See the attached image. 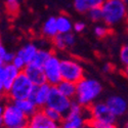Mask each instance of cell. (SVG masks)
I'll return each mask as SVG.
<instances>
[{
  "instance_id": "2",
  "label": "cell",
  "mask_w": 128,
  "mask_h": 128,
  "mask_svg": "<svg viewBox=\"0 0 128 128\" xmlns=\"http://www.w3.org/2000/svg\"><path fill=\"white\" fill-rule=\"evenodd\" d=\"M102 22L109 27L116 26L127 16V4L123 0H104L102 5Z\"/></svg>"
},
{
  "instance_id": "19",
  "label": "cell",
  "mask_w": 128,
  "mask_h": 128,
  "mask_svg": "<svg viewBox=\"0 0 128 128\" xmlns=\"http://www.w3.org/2000/svg\"><path fill=\"white\" fill-rule=\"evenodd\" d=\"M56 87L65 96L71 100H75L76 92H77V83H74L68 80H62L56 85Z\"/></svg>"
},
{
  "instance_id": "21",
  "label": "cell",
  "mask_w": 128,
  "mask_h": 128,
  "mask_svg": "<svg viewBox=\"0 0 128 128\" xmlns=\"http://www.w3.org/2000/svg\"><path fill=\"white\" fill-rule=\"evenodd\" d=\"M52 53L53 52H51L50 49L41 47V48L38 49V51L36 53V56H35V58L33 60V62H32L36 64V65H38L40 67H43L44 64L46 62V60L51 56Z\"/></svg>"
},
{
  "instance_id": "15",
  "label": "cell",
  "mask_w": 128,
  "mask_h": 128,
  "mask_svg": "<svg viewBox=\"0 0 128 128\" xmlns=\"http://www.w3.org/2000/svg\"><path fill=\"white\" fill-rule=\"evenodd\" d=\"M38 49H39V47L37 46V44L30 42V43H27V44H25L24 46L20 47V48L18 50L16 54L22 58L26 62L27 65H28V64H30V62H33V60L35 58Z\"/></svg>"
},
{
  "instance_id": "24",
  "label": "cell",
  "mask_w": 128,
  "mask_h": 128,
  "mask_svg": "<svg viewBox=\"0 0 128 128\" xmlns=\"http://www.w3.org/2000/svg\"><path fill=\"white\" fill-rule=\"evenodd\" d=\"M88 18L92 22H100L102 20V7H96L93 8L87 12Z\"/></svg>"
},
{
  "instance_id": "38",
  "label": "cell",
  "mask_w": 128,
  "mask_h": 128,
  "mask_svg": "<svg viewBox=\"0 0 128 128\" xmlns=\"http://www.w3.org/2000/svg\"><path fill=\"white\" fill-rule=\"evenodd\" d=\"M28 128H38V127H36V126H34V125H32V124H29V125H28Z\"/></svg>"
},
{
  "instance_id": "23",
  "label": "cell",
  "mask_w": 128,
  "mask_h": 128,
  "mask_svg": "<svg viewBox=\"0 0 128 128\" xmlns=\"http://www.w3.org/2000/svg\"><path fill=\"white\" fill-rule=\"evenodd\" d=\"M51 41H52L53 47H54L56 50H65L68 48L66 42H65V39H64V34L58 33Z\"/></svg>"
},
{
  "instance_id": "16",
  "label": "cell",
  "mask_w": 128,
  "mask_h": 128,
  "mask_svg": "<svg viewBox=\"0 0 128 128\" xmlns=\"http://www.w3.org/2000/svg\"><path fill=\"white\" fill-rule=\"evenodd\" d=\"M41 32L43 36L47 39L52 40L58 34V30L56 26V16H49L44 24L42 25Z\"/></svg>"
},
{
  "instance_id": "12",
  "label": "cell",
  "mask_w": 128,
  "mask_h": 128,
  "mask_svg": "<svg viewBox=\"0 0 128 128\" xmlns=\"http://www.w3.org/2000/svg\"><path fill=\"white\" fill-rule=\"evenodd\" d=\"M23 72L30 78V80L34 83V85H41L46 82L44 75L43 67H40L34 62H30L25 67Z\"/></svg>"
},
{
  "instance_id": "41",
  "label": "cell",
  "mask_w": 128,
  "mask_h": 128,
  "mask_svg": "<svg viewBox=\"0 0 128 128\" xmlns=\"http://www.w3.org/2000/svg\"><path fill=\"white\" fill-rule=\"evenodd\" d=\"M123 1H124V2H125V3H126V4H127V3H128V0H123Z\"/></svg>"
},
{
  "instance_id": "42",
  "label": "cell",
  "mask_w": 128,
  "mask_h": 128,
  "mask_svg": "<svg viewBox=\"0 0 128 128\" xmlns=\"http://www.w3.org/2000/svg\"><path fill=\"white\" fill-rule=\"evenodd\" d=\"M25 128H28V127H25Z\"/></svg>"
},
{
  "instance_id": "3",
  "label": "cell",
  "mask_w": 128,
  "mask_h": 128,
  "mask_svg": "<svg viewBox=\"0 0 128 128\" xmlns=\"http://www.w3.org/2000/svg\"><path fill=\"white\" fill-rule=\"evenodd\" d=\"M91 119L88 106H83L76 100H73L70 111L64 116L60 128H82Z\"/></svg>"
},
{
  "instance_id": "22",
  "label": "cell",
  "mask_w": 128,
  "mask_h": 128,
  "mask_svg": "<svg viewBox=\"0 0 128 128\" xmlns=\"http://www.w3.org/2000/svg\"><path fill=\"white\" fill-rule=\"evenodd\" d=\"M41 110L43 111V113L46 115L47 118H49L50 120L54 121V122H58V123L60 124V122H62V119H64V115H62V114H60L58 111L50 108V106H43V108H42Z\"/></svg>"
},
{
  "instance_id": "5",
  "label": "cell",
  "mask_w": 128,
  "mask_h": 128,
  "mask_svg": "<svg viewBox=\"0 0 128 128\" xmlns=\"http://www.w3.org/2000/svg\"><path fill=\"white\" fill-rule=\"evenodd\" d=\"M34 87H35L34 83L22 71L18 74V76L16 77L14 82L12 83L10 89L6 92V95L10 102L29 98Z\"/></svg>"
},
{
  "instance_id": "26",
  "label": "cell",
  "mask_w": 128,
  "mask_h": 128,
  "mask_svg": "<svg viewBox=\"0 0 128 128\" xmlns=\"http://www.w3.org/2000/svg\"><path fill=\"white\" fill-rule=\"evenodd\" d=\"M89 123L94 127V128H118L115 123H110V122H102L98 120L90 119Z\"/></svg>"
},
{
  "instance_id": "33",
  "label": "cell",
  "mask_w": 128,
  "mask_h": 128,
  "mask_svg": "<svg viewBox=\"0 0 128 128\" xmlns=\"http://www.w3.org/2000/svg\"><path fill=\"white\" fill-rule=\"evenodd\" d=\"M6 53H7V50L6 48L4 47V45L2 44V42L0 41V67L5 65V62H4V58L6 56Z\"/></svg>"
},
{
  "instance_id": "11",
  "label": "cell",
  "mask_w": 128,
  "mask_h": 128,
  "mask_svg": "<svg viewBox=\"0 0 128 128\" xmlns=\"http://www.w3.org/2000/svg\"><path fill=\"white\" fill-rule=\"evenodd\" d=\"M104 102L116 118L124 116L128 111V102L121 95H110Z\"/></svg>"
},
{
  "instance_id": "40",
  "label": "cell",
  "mask_w": 128,
  "mask_h": 128,
  "mask_svg": "<svg viewBox=\"0 0 128 128\" xmlns=\"http://www.w3.org/2000/svg\"><path fill=\"white\" fill-rule=\"evenodd\" d=\"M1 100H2V94H0V104H1Z\"/></svg>"
},
{
  "instance_id": "1",
  "label": "cell",
  "mask_w": 128,
  "mask_h": 128,
  "mask_svg": "<svg viewBox=\"0 0 128 128\" xmlns=\"http://www.w3.org/2000/svg\"><path fill=\"white\" fill-rule=\"evenodd\" d=\"M102 92V83L93 78H83L77 83V92L75 100L83 106H89L95 102Z\"/></svg>"
},
{
  "instance_id": "29",
  "label": "cell",
  "mask_w": 128,
  "mask_h": 128,
  "mask_svg": "<svg viewBox=\"0 0 128 128\" xmlns=\"http://www.w3.org/2000/svg\"><path fill=\"white\" fill-rule=\"evenodd\" d=\"M64 39H65V42L67 44V47H73L76 43V36L73 32H70V33H66L64 34Z\"/></svg>"
},
{
  "instance_id": "8",
  "label": "cell",
  "mask_w": 128,
  "mask_h": 128,
  "mask_svg": "<svg viewBox=\"0 0 128 128\" xmlns=\"http://www.w3.org/2000/svg\"><path fill=\"white\" fill-rule=\"evenodd\" d=\"M73 100H71V98L65 96V95L58 89L56 86H51L46 106L58 111L60 114L65 116L70 111Z\"/></svg>"
},
{
  "instance_id": "35",
  "label": "cell",
  "mask_w": 128,
  "mask_h": 128,
  "mask_svg": "<svg viewBox=\"0 0 128 128\" xmlns=\"http://www.w3.org/2000/svg\"><path fill=\"white\" fill-rule=\"evenodd\" d=\"M3 112H4V106H0V128H2V116H3Z\"/></svg>"
},
{
  "instance_id": "36",
  "label": "cell",
  "mask_w": 128,
  "mask_h": 128,
  "mask_svg": "<svg viewBox=\"0 0 128 128\" xmlns=\"http://www.w3.org/2000/svg\"><path fill=\"white\" fill-rule=\"evenodd\" d=\"M82 128H94V127H93V126H92V125H91L89 122H87V123L85 124V125H84Z\"/></svg>"
},
{
  "instance_id": "25",
  "label": "cell",
  "mask_w": 128,
  "mask_h": 128,
  "mask_svg": "<svg viewBox=\"0 0 128 128\" xmlns=\"http://www.w3.org/2000/svg\"><path fill=\"white\" fill-rule=\"evenodd\" d=\"M94 34L98 38H104L106 36H108L110 34V29L109 26L104 25H98L94 27Z\"/></svg>"
},
{
  "instance_id": "31",
  "label": "cell",
  "mask_w": 128,
  "mask_h": 128,
  "mask_svg": "<svg viewBox=\"0 0 128 128\" xmlns=\"http://www.w3.org/2000/svg\"><path fill=\"white\" fill-rule=\"evenodd\" d=\"M4 78H5V66H1L0 67V94L5 93V89H4Z\"/></svg>"
},
{
  "instance_id": "6",
  "label": "cell",
  "mask_w": 128,
  "mask_h": 128,
  "mask_svg": "<svg viewBox=\"0 0 128 128\" xmlns=\"http://www.w3.org/2000/svg\"><path fill=\"white\" fill-rule=\"evenodd\" d=\"M60 71L62 80L78 83L84 78V69L76 60L71 58H60Z\"/></svg>"
},
{
  "instance_id": "14",
  "label": "cell",
  "mask_w": 128,
  "mask_h": 128,
  "mask_svg": "<svg viewBox=\"0 0 128 128\" xmlns=\"http://www.w3.org/2000/svg\"><path fill=\"white\" fill-rule=\"evenodd\" d=\"M104 0H73V7L79 14H87L89 10L102 7Z\"/></svg>"
},
{
  "instance_id": "18",
  "label": "cell",
  "mask_w": 128,
  "mask_h": 128,
  "mask_svg": "<svg viewBox=\"0 0 128 128\" xmlns=\"http://www.w3.org/2000/svg\"><path fill=\"white\" fill-rule=\"evenodd\" d=\"M18 108L22 111L26 116H28L29 118H31L35 113H37L40 109L36 106V104L30 100V98H25V100H16L14 102Z\"/></svg>"
},
{
  "instance_id": "27",
  "label": "cell",
  "mask_w": 128,
  "mask_h": 128,
  "mask_svg": "<svg viewBox=\"0 0 128 128\" xmlns=\"http://www.w3.org/2000/svg\"><path fill=\"white\" fill-rule=\"evenodd\" d=\"M5 6L9 14H16L20 8L18 0H5Z\"/></svg>"
},
{
  "instance_id": "9",
  "label": "cell",
  "mask_w": 128,
  "mask_h": 128,
  "mask_svg": "<svg viewBox=\"0 0 128 128\" xmlns=\"http://www.w3.org/2000/svg\"><path fill=\"white\" fill-rule=\"evenodd\" d=\"M90 114H91V119L98 120L102 122H110L115 123L116 122V116L111 112L109 106H106V102H93L90 106Z\"/></svg>"
},
{
  "instance_id": "37",
  "label": "cell",
  "mask_w": 128,
  "mask_h": 128,
  "mask_svg": "<svg viewBox=\"0 0 128 128\" xmlns=\"http://www.w3.org/2000/svg\"><path fill=\"white\" fill-rule=\"evenodd\" d=\"M124 73H125V75L128 76V66L125 67V69H124Z\"/></svg>"
},
{
  "instance_id": "10",
  "label": "cell",
  "mask_w": 128,
  "mask_h": 128,
  "mask_svg": "<svg viewBox=\"0 0 128 128\" xmlns=\"http://www.w3.org/2000/svg\"><path fill=\"white\" fill-rule=\"evenodd\" d=\"M50 89H51V85L47 82L41 85H35V87L29 98L33 100L39 109H42L47 104Z\"/></svg>"
},
{
  "instance_id": "28",
  "label": "cell",
  "mask_w": 128,
  "mask_h": 128,
  "mask_svg": "<svg viewBox=\"0 0 128 128\" xmlns=\"http://www.w3.org/2000/svg\"><path fill=\"white\" fill-rule=\"evenodd\" d=\"M119 58L122 65H124L125 67L128 66V43L124 44L119 52Z\"/></svg>"
},
{
  "instance_id": "30",
  "label": "cell",
  "mask_w": 128,
  "mask_h": 128,
  "mask_svg": "<svg viewBox=\"0 0 128 128\" xmlns=\"http://www.w3.org/2000/svg\"><path fill=\"white\" fill-rule=\"evenodd\" d=\"M12 65L16 67V68H18L20 71H23L24 69H25V67L27 66V64H26V62L20 58V56H18L16 53V56H14V60H12Z\"/></svg>"
},
{
  "instance_id": "39",
  "label": "cell",
  "mask_w": 128,
  "mask_h": 128,
  "mask_svg": "<svg viewBox=\"0 0 128 128\" xmlns=\"http://www.w3.org/2000/svg\"><path fill=\"white\" fill-rule=\"evenodd\" d=\"M123 128H128V120L125 122V124H124V126H123Z\"/></svg>"
},
{
  "instance_id": "20",
  "label": "cell",
  "mask_w": 128,
  "mask_h": 128,
  "mask_svg": "<svg viewBox=\"0 0 128 128\" xmlns=\"http://www.w3.org/2000/svg\"><path fill=\"white\" fill-rule=\"evenodd\" d=\"M56 26H58V33H60V34L70 33V32L73 31L72 20L70 18L69 16H67L65 14H62L58 16H56Z\"/></svg>"
},
{
  "instance_id": "17",
  "label": "cell",
  "mask_w": 128,
  "mask_h": 128,
  "mask_svg": "<svg viewBox=\"0 0 128 128\" xmlns=\"http://www.w3.org/2000/svg\"><path fill=\"white\" fill-rule=\"evenodd\" d=\"M5 78H4V89H5V93L10 89L12 83L14 82V80L16 79V77L18 76V74L22 72L20 71L18 68H16L12 64H5Z\"/></svg>"
},
{
  "instance_id": "13",
  "label": "cell",
  "mask_w": 128,
  "mask_h": 128,
  "mask_svg": "<svg viewBox=\"0 0 128 128\" xmlns=\"http://www.w3.org/2000/svg\"><path fill=\"white\" fill-rule=\"evenodd\" d=\"M38 128H60V124L47 118L41 109L30 118V123Z\"/></svg>"
},
{
  "instance_id": "32",
  "label": "cell",
  "mask_w": 128,
  "mask_h": 128,
  "mask_svg": "<svg viewBox=\"0 0 128 128\" xmlns=\"http://www.w3.org/2000/svg\"><path fill=\"white\" fill-rule=\"evenodd\" d=\"M85 28H86V25H85L84 22H81V20L73 24V31L75 33H81V32L85 30Z\"/></svg>"
},
{
  "instance_id": "4",
  "label": "cell",
  "mask_w": 128,
  "mask_h": 128,
  "mask_svg": "<svg viewBox=\"0 0 128 128\" xmlns=\"http://www.w3.org/2000/svg\"><path fill=\"white\" fill-rule=\"evenodd\" d=\"M2 123V128H25L28 127L30 118L18 108L14 102H12L4 106Z\"/></svg>"
},
{
  "instance_id": "7",
  "label": "cell",
  "mask_w": 128,
  "mask_h": 128,
  "mask_svg": "<svg viewBox=\"0 0 128 128\" xmlns=\"http://www.w3.org/2000/svg\"><path fill=\"white\" fill-rule=\"evenodd\" d=\"M43 71L46 82L49 83L51 86H56L62 80L60 71V58L58 56L56 53H52L51 56L44 64Z\"/></svg>"
},
{
  "instance_id": "34",
  "label": "cell",
  "mask_w": 128,
  "mask_h": 128,
  "mask_svg": "<svg viewBox=\"0 0 128 128\" xmlns=\"http://www.w3.org/2000/svg\"><path fill=\"white\" fill-rule=\"evenodd\" d=\"M112 70H113V66L111 65V64H104V67H102V71L104 72V73H110V72H112Z\"/></svg>"
}]
</instances>
